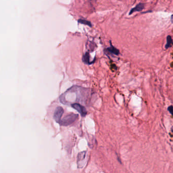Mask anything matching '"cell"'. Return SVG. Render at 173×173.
<instances>
[{
  "mask_svg": "<svg viewBox=\"0 0 173 173\" xmlns=\"http://www.w3.org/2000/svg\"><path fill=\"white\" fill-rule=\"evenodd\" d=\"M78 115L74 113L67 114L61 120L59 124L61 126H68L73 124L78 118Z\"/></svg>",
  "mask_w": 173,
  "mask_h": 173,
  "instance_id": "obj_1",
  "label": "cell"
},
{
  "mask_svg": "<svg viewBox=\"0 0 173 173\" xmlns=\"http://www.w3.org/2000/svg\"><path fill=\"white\" fill-rule=\"evenodd\" d=\"M63 113H64V110L61 107L59 106L55 109L53 114V118L56 122L59 124L60 123L61 120V118L62 117Z\"/></svg>",
  "mask_w": 173,
  "mask_h": 173,
  "instance_id": "obj_2",
  "label": "cell"
},
{
  "mask_svg": "<svg viewBox=\"0 0 173 173\" xmlns=\"http://www.w3.org/2000/svg\"><path fill=\"white\" fill-rule=\"evenodd\" d=\"M71 106H72V108H73L75 110H77L80 114L82 117L85 116L86 114H87L88 112H87V110L86 109V108L84 106L80 105V104H72Z\"/></svg>",
  "mask_w": 173,
  "mask_h": 173,
  "instance_id": "obj_3",
  "label": "cell"
},
{
  "mask_svg": "<svg viewBox=\"0 0 173 173\" xmlns=\"http://www.w3.org/2000/svg\"><path fill=\"white\" fill-rule=\"evenodd\" d=\"M110 47H108V48H107L105 49L104 50L105 53L106 54H107V53L108 54H113V55H117V56L118 55L120 54V51H119V50L113 46L111 41H110Z\"/></svg>",
  "mask_w": 173,
  "mask_h": 173,
  "instance_id": "obj_4",
  "label": "cell"
},
{
  "mask_svg": "<svg viewBox=\"0 0 173 173\" xmlns=\"http://www.w3.org/2000/svg\"><path fill=\"white\" fill-rule=\"evenodd\" d=\"M144 6H145L144 4L142 3H140L138 4L135 7H134L130 10L128 14L130 15H132V14L134 13V12H136L142 11L144 9Z\"/></svg>",
  "mask_w": 173,
  "mask_h": 173,
  "instance_id": "obj_5",
  "label": "cell"
},
{
  "mask_svg": "<svg viewBox=\"0 0 173 173\" xmlns=\"http://www.w3.org/2000/svg\"><path fill=\"white\" fill-rule=\"evenodd\" d=\"M82 61L83 63L87 65H91L92 63L90 61V55L88 52H86L85 54L83 55L82 57Z\"/></svg>",
  "mask_w": 173,
  "mask_h": 173,
  "instance_id": "obj_6",
  "label": "cell"
},
{
  "mask_svg": "<svg viewBox=\"0 0 173 173\" xmlns=\"http://www.w3.org/2000/svg\"><path fill=\"white\" fill-rule=\"evenodd\" d=\"M173 46V41L171 36H167L166 37V43L165 45V48L168 49Z\"/></svg>",
  "mask_w": 173,
  "mask_h": 173,
  "instance_id": "obj_7",
  "label": "cell"
},
{
  "mask_svg": "<svg viewBox=\"0 0 173 173\" xmlns=\"http://www.w3.org/2000/svg\"><path fill=\"white\" fill-rule=\"evenodd\" d=\"M78 22L79 23H82V24H83V25H88V26H89V27H92V23H91L90 21H88V20L80 19H79V20H78Z\"/></svg>",
  "mask_w": 173,
  "mask_h": 173,
  "instance_id": "obj_8",
  "label": "cell"
},
{
  "mask_svg": "<svg viewBox=\"0 0 173 173\" xmlns=\"http://www.w3.org/2000/svg\"><path fill=\"white\" fill-rule=\"evenodd\" d=\"M85 151H83V152H82L79 153L78 155V157H77V158H78V161L79 162V161H81V160H84L85 158Z\"/></svg>",
  "mask_w": 173,
  "mask_h": 173,
  "instance_id": "obj_9",
  "label": "cell"
},
{
  "mask_svg": "<svg viewBox=\"0 0 173 173\" xmlns=\"http://www.w3.org/2000/svg\"><path fill=\"white\" fill-rule=\"evenodd\" d=\"M168 111L170 112V113H171V114L172 115V116H173V106H170L168 108Z\"/></svg>",
  "mask_w": 173,
  "mask_h": 173,
  "instance_id": "obj_10",
  "label": "cell"
},
{
  "mask_svg": "<svg viewBox=\"0 0 173 173\" xmlns=\"http://www.w3.org/2000/svg\"><path fill=\"white\" fill-rule=\"evenodd\" d=\"M171 23H173V14L171 16Z\"/></svg>",
  "mask_w": 173,
  "mask_h": 173,
  "instance_id": "obj_11",
  "label": "cell"
},
{
  "mask_svg": "<svg viewBox=\"0 0 173 173\" xmlns=\"http://www.w3.org/2000/svg\"><path fill=\"white\" fill-rule=\"evenodd\" d=\"M171 131H172V133L173 134V126L172 127V128H171Z\"/></svg>",
  "mask_w": 173,
  "mask_h": 173,
  "instance_id": "obj_12",
  "label": "cell"
}]
</instances>
